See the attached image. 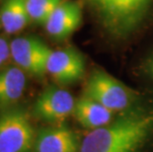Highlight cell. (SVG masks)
<instances>
[{
    "label": "cell",
    "mask_w": 153,
    "mask_h": 152,
    "mask_svg": "<svg viewBox=\"0 0 153 152\" xmlns=\"http://www.w3.org/2000/svg\"><path fill=\"white\" fill-rule=\"evenodd\" d=\"M80 143L77 135L66 127L42 129L35 138L34 152H78Z\"/></svg>",
    "instance_id": "9c48e42d"
},
{
    "label": "cell",
    "mask_w": 153,
    "mask_h": 152,
    "mask_svg": "<svg viewBox=\"0 0 153 152\" xmlns=\"http://www.w3.org/2000/svg\"><path fill=\"white\" fill-rule=\"evenodd\" d=\"M63 0H26L31 22L44 25L53 10Z\"/></svg>",
    "instance_id": "4fadbf2b"
},
{
    "label": "cell",
    "mask_w": 153,
    "mask_h": 152,
    "mask_svg": "<svg viewBox=\"0 0 153 152\" xmlns=\"http://www.w3.org/2000/svg\"><path fill=\"white\" fill-rule=\"evenodd\" d=\"M11 57L10 43L0 36V68L5 66L6 62Z\"/></svg>",
    "instance_id": "5bb4252c"
},
{
    "label": "cell",
    "mask_w": 153,
    "mask_h": 152,
    "mask_svg": "<svg viewBox=\"0 0 153 152\" xmlns=\"http://www.w3.org/2000/svg\"><path fill=\"white\" fill-rule=\"evenodd\" d=\"M84 95L114 113L128 109L135 100V93L131 89L102 69L91 73Z\"/></svg>",
    "instance_id": "3957f363"
},
{
    "label": "cell",
    "mask_w": 153,
    "mask_h": 152,
    "mask_svg": "<svg viewBox=\"0 0 153 152\" xmlns=\"http://www.w3.org/2000/svg\"><path fill=\"white\" fill-rule=\"evenodd\" d=\"M152 0H88L105 27L113 34L123 35L137 27Z\"/></svg>",
    "instance_id": "7a4b0ae2"
},
{
    "label": "cell",
    "mask_w": 153,
    "mask_h": 152,
    "mask_svg": "<svg viewBox=\"0 0 153 152\" xmlns=\"http://www.w3.org/2000/svg\"><path fill=\"white\" fill-rule=\"evenodd\" d=\"M35 138L25 111L12 107L0 114V152H30L34 148Z\"/></svg>",
    "instance_id": "277c9868"
},
{
    "label": "cell",
    "mask_w": 153,
    "mask_h": 152,
    "mask_svg": "<svg viewBox=\"0 0 153 152\" xmlns=\"http://www.w3.org/2000/svg\"><path fill=\"white\" fill-rule=\"evenodd\" d=\"M76 101L65 89L57 86L45 88L34 105L36 117L48 124H59L73 114Z\"/></svg>",
    "instance_id": "8992f818"
},
{
    "label": "cell",
    "mask_w": 153,
    "mask_h": 152,
    "mask_svg": "<svg viewBox=\"0 0 153 152\" xmlns=\"http://www.w3.org/2000/svg\"><path fill=\"white\" fill-rule=\"evenodd\" d=\"M30 22L26 0H3L0 6V25L6 33H18Z\"/></svg>",
    "instance_id": "7c38bea8"
},
{
    "label": "cell",
    "mask_w": 153,
    "mask_h": 152,
    "mask_svg": "<svg viewBox=\"0 0 153 152\" xmlns=\"http://www.w3.org/2000/svg\"><path fill=\"white\" fill-rule=\"evenodd\" d=\"M82 21L81 6L74 0H63L44 24L48 36L63 41L75 32Z\"/></svg>",
    "instance_id": "ba28073f"
},
{
    "label": "cell",
    "mask_w": 153,
    "mask_h": 152,
    "mask_svg": "<svg viewBox=\"0 0 153 152\" xmlns=\"http://www.w3.org/2000/svg\"><path fill=\"white\" fill-rule=\"evenodd\" d=\"M113 113L105 106L84 95L76 101L73 115L83 128L93 130L110 124Z\"/></svg>",
    "instance_id": "8fae6325"
},
{
    "label": "cell",
    "mask_w": 153,
    "mask_h": 152,
    "mask_svg": "<svg viewBox=\"0 0 153 152\" xmlns=\"http://www.w3.org/2000/svg\"><path fill=\"white\" fill-rule=\"evenodd\" d=\"M27 86L26 72L17 65L0 68V109L12 108L23 96Z\"/></svg>",
    "instance_id": "30bf717a"
},
{
    "label": "cell",
    "mask_w": 153,
    "mask_h": 152,
    "mask_svg": "<svg viewBox=\"0 0 153 152\" xmlns=\"http://www.w3.org/2000/svg\"><path fill=\"white\" fill-rule=\"evenodd\" d=\"M11 59L26 73L42 77L47 73V63L51 53L48 44L35 36L17 37L10 43Z\"/></svg>",
    "instance_id": "5b68a950"
},
{
    "label": "cell",
    "mask_w": 153,
    "mask_h": 152,
    "mask_svg": "<svg viewBox=\"0 0 153 152\" xmlns=\"http://www.w3.org/2000/svg\"><path fill=\"white\" fill-rule=\"evenodd\" d=\"M47 73L58 84L77 82L85 73V60L82 54L72 47L51 50L47 63Z\"/></svg>",
    "instance_id": "52a82bcc"
},
{
    "label": "cell",
    "mask_w": 153,
    "mask_h": 152,
    "mask_svg": "<svg viewBox=\"0 0 153 152\" xmlns=\"http://www.w3.org/2000/svg\"><path fill=\"white\" fill-rule=\"evenodd\" d=\"M146 71H147V73L153 78V56L148 60L147 64H146Z\"/></svg>",
    "instance_id": "9a60e30c"
},
{
    "label": "cell",
    "mask_w": 153,
    "mask_h": 152,
    "mask_svg": "<svg viewBox=\"0 0 153 152\" xmlns=\"http://www.w3.org/2000/svg\"><path fill=\"white\" fill-rule=\"evenodd\" d=\"M153 130V114L131 113L90 130L78 152H136Z\"/></svg>",
    "instance_id": "6da1fadb"
}]
</instances>
